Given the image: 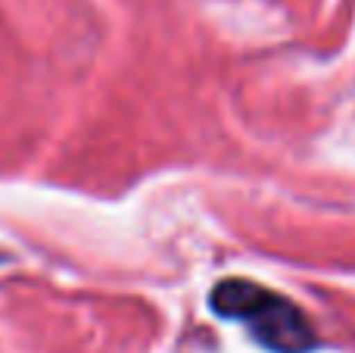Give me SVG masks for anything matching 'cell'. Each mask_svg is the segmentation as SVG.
<instances>
[{"mask_svg": "<svg viewBox=\"0 0 355 353\" xmlns=\"http://www.w3.org/2000/svg\"><path fill=\"white\" fill-rule=\"evenodd\" d=\"M209 306L215 316L243 322L250 335L271 353H309L318 347V335L309 316L284 294L250 279H225L212 288Z\"/></svg>", "mask_w": 355, "mask_h": 353, "instance_id": "obj_1", "label": "cell"}]
</instances>
